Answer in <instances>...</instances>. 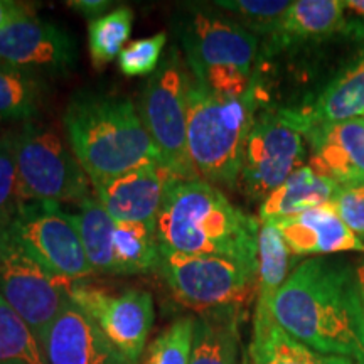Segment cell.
Listing matches in <instances>:
<instances>
[{"label": "cell", "instance_id": "6da1fadb", "mask_svg": "<svg viewBox=\"0 0 364 364\" xmlns=\"http://www.w3.org/2000/svg\"><path fill=\"white\" fill-rule=\"evenodd\" d=\"M270 314L314 351L364 364V306L351 262L314 257L299 263L273 297Z\"/></svg>", "mask_w": 364, "mask_h": 364}, {"label": "cell", "instance_id": "7a4b0ae2", "mask_svg": "<svg viewBox=\"0 0 364 364\" xmlns=\"http://www.w3.org/2000/svg\"><path fill=\"white\" fill-rule=\"evenodd\" d=\"M260 221L203 179H177L157 218L161 253L208 255L257 268Z\"/></svg>", "mask_w": 364, "mask_h": 364}, {"label": "cell", "instance_id": "3957f363", "mask_svg": "<svg viewBox=\"0 0 364 364\" xmlns=\"http://www.w3.org/2000/svg\"><path fill=\"white\" fill-rule=\"evenodd\" d=\"M63 124L73 154L91 182L162 164L130 98L81 91L68 103Z\"/></svg>", "mask_w": 364, "mask_h": 364}, {"label": "cell", "instance_id": "277c9868", "mask_svg": "<svg viewBox=\"0 0 364 364\" xmlns=\"http://www.w3.org/2000/svg\"><path fill=\"white\" fill-rule=\"evenodd\" d=\"M257 80L241 97L208 90L191 73L188 86V152L199 179L235 189L240 182L245 144L257 118Z\"/></svg>", "mask_w": 364, "mask_h": 364}, {"label": "cell", "instance_id": "5b68a950", "mask_svg": "<svg viewBox=\"0 0 364 364\" xmlns=\"http://www.w3.org/2000/svg\"><path fill=\"white\" fill-rule=\"evenodd\" d=\"M174 31L189 71L208 90L241 97L255 80L258 38L216 7L186 4L174 17Z\"/></svg>", "mask_w": 364, "mask_h": 364}, {"label": "cell", "instance_id": "8992f818", "mask_svg": "<svg viewBox=\"0 0 364 364\" xmlns=\"http://www.w3.org/2000/svg\"><path fill=\"white\" fill-rule=\"evenodd\" d=\"M311 122L302 108L257 113L247 144L238 186L248 199L263 201L295 171L306 166Z\"/></svg>", "mask_w": 364, "mask_h": 364}, {"label": "cell", "instance_id": "52a82bcc", "mask_svg": "<svg viewBox=\"0 0 364 364\" xmlns=\"http://www.w3.org/2000/svg\"><path fill=\"white\" fill-rule=\"evenodd\" d=\"M21 203L51 201L81 206L95 196L93 184L71 147L51 125L26 122L17 129Z\"/></svg>", "mask_w": 364, "mask_h": 364}, {"label": "cell", "instance_id": "ba28073f", "mask_svg": "<svg viewBox=\"0 0 364 364\" xmlns=\"http://www.w3.org/2000/svg\"><path fill=\"white\" fill-rule=\"evenodd\" d=\"M157 270L177 302L198 316L243 312L257 297V268L230 258L161 253Z\"/></svg>", "mask_w": 364, "mask_h": 364}, {"label": "cell", "instance_id": "9c48e42d", "mask_svg": "<svg viewBox=\"0 0 364 364\" xmlns=\"http://www.w3.org/2000/svg\"><path fill=\"white\" fill-rule=\"evenodd\" d=\"M191 71L176 46L149 76L140 98V117L161 154L179 179H199L188 152V86Z\"/></svg>", "mask_w": 364, "mask_h": 364}, {"label": "cell", "instance_id": "30bf717a", "mask_svg": "<svg viewBox=\"0 0 364 364\" xmlns=\"http://www.w3.org/2000/svg\"><path fill=\"white\" fill-rule=\"evenodd\" d=\"M71 285L36 262L11 226L0 230V297L24 318L39 343L73 304Z\"/></svg>", "mask_w": 364, "mask_h": 364}, {"label": "cell", "instance_id": "8fae6325", "mask_svg": "<svg viewBox=\"0 0 364 364\" xmlns=\"http://www.w3.org/2000/svg\"><path fill=\"white\" fill-rule=\"evenodd\" d=\"M11 228L31 257L70 282L95 275L86 258L75 213L51 201L22 203Z\"/></svg>", "mask_w": 364, "mask_h": 364}, {"label": "cell", "instance_id": "7c38bea8", "mask_svg": "<svg viewBox=\"0 0 364 364\" xmlns=\"http://www.w3.org/2000/svg\"><path fill=\"white\" fill-rule=\"evenodd\" d=\"M71 302L95 322L118 356L136 364L156 317L152 295L136 289L110 292L80 280L71 285Z\"/></svg>", "mask_w": 364, "mask_h": 364}, {"label": "cell", "instance_id": "4fadbf2b", "mask_svg": "<svg viewBox=\"0 0 364 364\" xmlns=\"http://www.w3.org/2000/svg\"><path fill=\"white\" fill-rule=\"evenodd\" d=\"M78 43L56 22L27 16L0 31V63L48 80L78 65Z\"/></svg>", "mask_w": 364, "mask_h": 364}, {"label": "cell", "instance_id": "5bb4252c", "mask_svg": "<svg viewBox=\"0 0 364 364\" xmlns=\"http://www.w3.org/2000/svg\"><path fill=\"white\" fill-rule=\"evenodd\" d=\"M177 179L164 164H152L91 184L95 198L117 223L157 226L166 196Z\"/></svg>", "mask_w": 364, "mask_h": 364}, {"label": "cell", "instance_id": "9a60e30c", "mask_svg": "<svg viewBox=\"0 0 364 364\" xmlns=\"http://www.w3.org/2000/svg\"><path fill=\"white\" fill-rule=\"evenodd\" d=\"M309 145L312 152L309 166L318 174L341 188L364 184V117L312 127Z\"/></svg>", "mask_w": 364, "mask_h": 364}, {"label": "cell", "instance_id": "2e32d148", "mask_svg": "<svg viewBox=\"0 0 364 364\" xmlns=\"http://www.w3.org/2000/svg\"><path fill=\"white\" fill-rule=\"evenodd\" d=\"M41 348L46 364H125L95 322L75 304L46 331Z\"/></svg>", "mask_w": 364, "mask_h": 364}, {"label": "cell", "instance_id": "e0dca14e", "mask_svg": "<svg viewBox=\"0 0 364 364\" xmlns=\"http://www.w3.org/2000/svg\"><path fill=\"white\" fill-rule=\"evenodd\" d=\"M273 225L280 230L292 257L314 258L346 252L364 253V241L344 225L331 203Z\"/></svg>", "mask_w": 364, "mask_h": 364}, {"label": "cell", "instance_id": "ac0fdd59", "mask_svg": "<svg viewBox=\"0 0 364 364\" xmlns=\"http://www.w3.org/2000/svg\"><path fill=\"white\" fill-rule=\"evenodd\" d=\"M341 0H297L290 4L267 48L270 53L309 41H322L348 27Z\"/></svg>", "mask_w": 364, "mask_h": 364}, {"label": "cell", "instance_id": "d6986e66", "mask_svg": "<svg viewBox=\"0 0 364 364\" xmlns=\"http://www.w3.org/2000/svg\"><path fill=\"white\" fill-rule=\"evenodd\" d=\"M339 188L338 182L318 174L306 164L263 199L258 209V221L260 225L279 223L309 209L324 206L332 203Z\"/></svg>", "mask_w": 364, "mask_h": 364}, {"label": "cell", "instance_id": "ffe728a7", "mask_svg": "<svg viewBox=\"0 0 364 364\" xmlns=\"http://www.w3.org/2000/svg\"><path fill=\"white\" fill-rule=\"evenodd\" d=\"M302 112L312 127L364 117V46L311 103L304 105Z\"/></svg>", "mask_w": 364, "mask_h": 364}, {"label": "cell", "instance_id": "44dd1931", "mask_svg": "<svg viewBox=\"0 0 364 364\" xmlns=\"http://www.w3.org/2000/svg\"><path fill=\"white\" fill-rule=\"evenodd\" d=\"M252 364H356L334 354L317 353L289 336L273 321L270 309L255 307Z\"/></svg>", "mask_w": 364, "mask_h": 364}, {"label": "cell", "instance_id": "7402d4cb", "mask_svg": "<svg viewBox=\"0 0 364 364\" xmlns=\"http://www.w3.org/2000/svg\"><path fill=\"white\" fill-rule=\"evenodd\" d=\"M241 316L243 312L226 311L196 317L189 364H241Z\"/></svg>", "mask_w": 364, "mask_h": 364}, {"label": "cell", "instance_id": "603a6c76", "mask_svg": "<svg viewBox=\"0 0 364 364\" xmlns=\"http://www.w3.org/2000/svg\"><path fill=\"white\" fill-rule=\"evenodd\" d=\"M48 97V80L0 63V124L36 120Z\"/></svg>", "mask_w": 364, "mask_h": 364}, {"label": "cell", "instance_id": "cb8c5ba5", "mask_svg": "<svg viewBox=\"0 0 364 364\" xmlns=\"http://www.w3.org/2000/svg\"><path fill=\"white\" fill-rule=\"evenodd\" d=\"M78 209L80 211L75 213L76 226L93 272L118 275L115 250H113V231L117 221L108 215L107 209L95 196Z\"/></svg>", "mask_w": 364, "mask_h": 364}, {"label": "cell", "instance_id": "d4e9b609", "mask_svg": "<svg viewBox=\"0 0 364 364\" xmlns=\"http://www.w3.org/2000/svg\"><path fill=\"white\" fill-rule=\"evenodd\" d=\"M292 253L287 247L280 230L273 223H263L258 233L257 302L255 307L270 309L279 289L290 275Z\"/></svg>", "mask_w": 364, "mask_h": 364}, {"label": "cell", "instance_id": "484cf974", "mask_svg": "<svg viewBox=\"0 0 364 364\" xmlns=\"http://www.w3.org/2000/svg\"><path fill=\"white\" fill-rule=\"evenodd\" d=\"M117 273H147L161 263L157 226L144 223H115L113 231Z\"/></svg>", "mask_w": 364, "mask_h": 364}, {"label": "cell", "instance_id": "4316f807", "mask_svg": "<svg viewBox=\"0 0 364 364\" xmlns=\"http://www.w3.org/2000/svg\"><path fill=\"white\" fill-rule=\"evenodd\" d=\"M134 27V11L130 7H118L107 12L88 26L90 56L97 68L110 65L120 56L130 39Z\"/></svg>", "mask_w": 364, "mask_h": 364}, {"label": "cell", "instance_id": "83f0119b", "mask_svg": "<svg viewBox=\"0 0 364 364\" xmlns=\"http://www.w3.org/2000/svg\"><path fill=\"white\" fill-rule=\"evenodd\" d=\"M0 364H46L39 339L0 297Z\"/></svg>", "mask_w": 364, "mask_h": 364}, {"label": "cell", "instance_id": "f1b7e54d", "mask_svg": "<svg viewBox=\"0 0 364 364\" xmlns=\"http://www.w3.org/2000/svg\"><path fill=\"white\" fill-rule=\"evenodd\" d=\"M290 4L285 0H218L213 4L220 11L228 12L231 19L250 33L258 36H270L279 29V24Z\"/></svg>", "mask_w": 364, "mask_h": 364}, {"label": "cell", "instance_id": "f546056e", "mask_svg": "<svg viewBox=\"0 0 364 364\" xmlns=\"http://www.w3.org/2000/svg\"><path fill=\"white\" fill-rule=\"evenodd\" d=\"M194 317H181L147 346L142 364H189L193 353Z\"/></svg>", "mask_w": 364, "mask_h": 364}, {"label": "cell", "instance_id": "4dcf8cb0", "mask_svg": "<svg viewBox=\"0 0 364 364\" xmlns=\"http://www.w3.org/2000/svg\"><path fill=\"white\" fill-rule=\"evenodd\" d=\"M17 174V129L0 134V230L12 225L21 208Z\"/></svg>", "mask_w": 364, "mask_h": 364}, {"label": "cell", "instance_id": "1f68e13d", "mask_svg": "<svg viewBox=\"0 0 364 364\" xmlns=\"http://www.w3.org/2000/svg\"><path fill=\"white\" fill-rule=\"evenodd\" d=\"M167 44V34L157 33L127 44L118 56V68L127 78L150 76L162 61L164 48Z\"/></svg>", "mask_w": 364, "mask_h": 364}, {"label": "cell", "instance_id": "d6a6232c", "mask_svg": "<svg viewBox=\"0 0 364 364\" xmlns=\"http://www.w3.org/2000/svg\"><path fill=\"white\" fill-rule=\"evenodd\" d=\"M331 204L344 225L364 241V184L339 188Z\"/></svg>", "mask_w": 364, "mask_h": 364}, {"label": "cell", "instance_id": "836d02e7", "mask_svg": "<svg viewBox=\"0 0 364 364\" xmlns=\"http://www.w3.org/2000/svg\"><path fill=\"white\" fill-rule=\"evenodd\" d=\"M66 6L85 16L86 19L95 21L107 14L108 9L113 6V2H110V0H70V2H66Z\"/></svg>", "mask_w": 364, "mask_h": 364}, {"label": "cell", "instance_id": "e575fe53", "mask_svg": "<svg viewBox=\"0 0 364 364\" xmlns=\"http://www.w3.org/2000/svg\"><path fill=\"white\" fill-rule=\"evenodd\" d=\"M33 16V7L29 4L16 2V0H0V31L14 21Z\"/></svg>", "mask_w": 364, "mask_h": 364}, {"label": "cell", "instance_id": "d590c367", "mask_svg": "<svg viewBox=\"0 0 364 364\" xmlns=\"http://www.w3.org/2000/svg\"><path fill=\"white\" fill-rule=\"evenodd\" d=\"M346 11H351L364 17V0H344Z\"/></svg>", "mask_w": 364, "mask_h": 364}, {"label": "cell", "instance_id": "8d00e7d4", "mask_svg": "<svg viewBox=\"0 0 364 364\" xmlns=\"http://www.w3.org/2000/svg\"><path fill=\"white\" fill-rule=\"evenodd\" d=\"M358 272V280H359V289H361V297H363V306H364V260H361L356 265Z\"/></svg>", "mask_w": 364, "mask_h": 364}, {"label": "cell", "instance_id": "74e56055", "mask_svg": "<svg viewBox=\"0 0 364 364\" xmlns=\"http://www.w3.org/2000/svg\"><path fill=\"white\" fill-rule=\"evenodd\" d=\"M241 364H252V358H250L248 353L241 354Z\"/></svg>", "mask_w": 364, "mask_h": 364}, {"label": "cell", "instance_id": "f35d334b", "mask_svg": "<svg viewBox=\"0 0 364 364\" xmlns=\"http://www.w3.org/2000/svg\"><path fill=\"white\" fill-rule=\"evenodd\" d=\"M125 364H127V363H125Z\"/></svg>", "mask_w": 364, "mask_h": 364}]
</instances>
